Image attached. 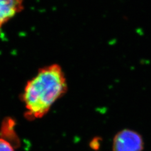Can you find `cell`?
<instances>
[{"mask_svg":"<svg viewBox=\"0 0 151 151\" xmlns=\"http://www.w3.org/2000/svg\"><path fill=\"white\" fill-rule=\"evenodd\" d=\"M67 91V79L60 65L53 64L41 68L27 83L23 94L26 116L29 119L44 116Z\"/></svg>","mask_w":151,"mask_h":151,"instance_id":"cell-1","label":"cell"},{"mask_svg":"<svg viewBox=\"0 0 151 151\" xmlns=\"http://www.w3.org/2000/svg\"><path fill=\"white\" fill-rule=\"evenodd\" d=\"M144 142L141 135L132 130H123L115 136L113 151H142Z\"/></svg>","mask_w":151,"mask_h":151,"instance_id":"cell-2","label":"cell"},{"mask_svg":"<svg viewBox=\"0 0 151 151\" xmlns=\"http://www.w3.org/2000/svg\"><path fill=\"white\" fill-rule=\"evenodd\" d=\"M23 8V0H0V29Z\"/></svg>","mask_w":151,"mask_h":151,"instance_id":"cell-3","label":"cell"},{"mask_svg":"<svg viewBox=\"0 0 151 151\" xmlns=\"http://www.w3.org/2000/svg\"><path fill=\"white\" fill-rule=\"evenodd\" d=\"M0 151H14L11 144L5 139H0Z\"/></svg>","mask_w":151,"mask_h":151,"instance_id":"cell-4","label":"cell"}]
</instances>
